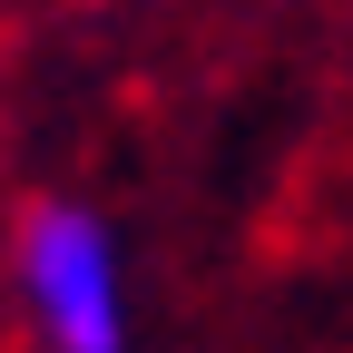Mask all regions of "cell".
<instances>
[{"mask_svg": "<svg viewBox=\"0 0 353 353\" xmlns=\"http://www.w3.org/2000/svg\"><path fill=\"white\" fill-rule=\"evenodd\" d=\"M20 285L50 353H128V304H118V245L88 206H39L20 236Z\"/></svg>", "mask_w": 353, "mask_h": 353, "instance_id": "6da1fadb", "label": "cell"}]
</instances>
